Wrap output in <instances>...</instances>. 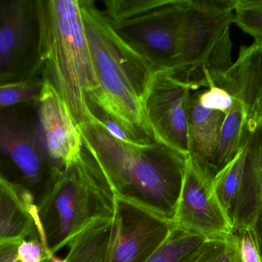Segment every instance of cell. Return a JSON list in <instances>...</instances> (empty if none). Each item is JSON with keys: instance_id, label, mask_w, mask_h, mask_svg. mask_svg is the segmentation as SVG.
I'll list each match as a JSON object with an SVG mask.
<instances>
[{"instance_id": "obj_2", "label": "cell", "mask_w": 262, "mask_h": 262, "mask_svg": "<svg viewBox=\"0 0 262 262\" xmlns=\"http://www.w3.org/2000/svg\"><path fill=\"white\" fill-rule=\"evenodd\" d=\"M79 4L99 84L88 99L137 138L155 141L143 103L157 71L115 30L95 2Z\"/></svg>"}, {"instance_id": "obj_1", "label": "cell", "mask_w": 262, "mask_h": 262, "mask_svg": "<svg viewBox=\"0 0 262 262\" xmlns=\"http://www.w3.org/2000/svg\"><path fill=\"white\" fill-rule=\"evenodd\" d=\"M83 147L116 198L172 221L188 156L157 143L132 145L112 136L90 110L78 126Z\"/></svg>"}, {"instance_id": "obj_13", "label": "cell", "mask_w": 262, "mask_h": 262, "mask_svg": "<svg viewBox=\"0 0 262 262\" xmlns=\"http://www.w3.org/2000/svg\"><path fill=\"white\" fill-rule=\"evenodd\" d=\"M211 83V87L221 88L244 106L247 129L255 130L262 123L261 40L242 46L236 61L212 76Z\"/></svg>"}, {"instance_id": "obj_6", "label": "cell", "mask_w": 262, "mask_h": 262, "mask_svg": "<svg viewBox=\"0 0 262 262\" xmlns=\"http://www.w3.org/2000/svg\"><path fill=\"white\" fill-rule=\"evenodd\" d=\"M102 11L115 30L157 72L175 75L183 57L188 0H108Z\"/></svg>"}, {"instance_id": "obj_10", "label": "cell", "mask_w": 262, "mask_h": 262, "mask_svg": "<svg viewBox=\"0 0 262 262\" xmlns=\"http://www.w3.org/2000/svg\"><path fill=\"white\" fill-rule=\"evenodd\" d=\"M170 221L117 198L106 262H146L172 229Z\"/></svg>"}, {"instance_id": "obj_8", "label": "cell", "mask_w": 262, "mask_h": 262, "mask_svg": "<svg viewBox=\"0 0 262 262\" xmlns=\"http://www.w3.org/2000/svg\"><path fill=\"white\" fill-rule=\"evenodd\" d=\"M44 29L42 0H0V85L42 74Z\"/></svg>"}, {"instance_id": "obj_26", "label": "cell", "mask_w": 262, "mask_h": 262, "mask_svg": "<svg viewBox=\"0 0 262 262\" xmlns=\"http://www.w3.org/2000/svg\"><path fill=\"white\" fill-rule=\"evenodd\" d=\"M249 229L252 232L260 260L262 262V208L258 211Z\"/></svg>"}, {"instance_id": "obj_5", "label": "cell", "mask_w": 262, "mask_h": 262, "mask_svg": "<svg viewBox=\"0 0 262 262\" xmlns=\"http://www.w3.org/2000/svg\"><path fill=\"white\" fill-rule=\"evenodd\" d=\"M38 100L0 110V181L16 192L35 221L37 208L61 172L40 138Z\"/></svg>"}, {"instance_id": "obj_9", "label": "cell", "mask_w": 262, "mask_h": 262, "mask_svg": "<svg viewBox=\"0 0 262 262\" xmlns=\"http://www.w3.org/2000/svg\"><path fill=\"white\" fill-rule=\"evenodd\" d=\"M194 89L168 72H157L143 103L154 140L189 156V112Z\"/></svg>"}, {"instance_id": "obj_21", "label": "cell", "mask_w": 262, "mask_h": 262, "mask_svg": "<svg viewBox=\"0 0 262 262\" xmlns=\"http://www.w3.org/2000/svg\"><path fill=\"white\" fill-rule=\"evenodd\" d=\"M44 86L42 77L23 83L0 85V110L20 103L36 101Z\"/></svg>"}, {"instance_id": "obj_18", "label": "cell", "mask_w": 262, "mask_h": 262, "mask_svg": "<svg viewBox=\"0 0 262 262\" xmlns=\"http://www.w3.org/2000/svg\"><path fill=\"white\" fill-rule=\"evenodd\" d=\"M244 144L236 158L217 175L213 183L217 198L233 229L238 210L240 184L244 166Z\"/></svg>"}, {"instance_id": "obj_16", "label": "cell", "mask_w": 262, "mask_h": 262, "mask_svg": "<svg viewBox=\"0 0 262 262\" xmlns=\"http://www.w3.org/2000/svg\"><path fill=\"white\" fill-rule=\"evenodd\" d=\"M246 129L247 122L244 106L239 102L233 100L222 127L220 146L213 164L215 178L241 152Z\"/></svg>"}, {"instance_id": "obj_24", "label": "cell", "mask_w": 262, "mask_h": 262, "mask_svg": "<svg viewBox=\"0 0 262 262\" xmlns=\"http://www.w3.org/2000/svg\"><path fill=\"white\" fill-rule=\"evenodd\" d=\"M17 257L21 262H50L52 256L41 238L33 237L18 243Z\"/></svg>"}, {"instance_id": "obj_20", "label": "cell", "mask_w": 262, "mask_h": 262, "mask_svg": "<svg viewBox=\"0 0 262 262\" xmlns=\"http://www.w3.org/2000/svg\"><path fill=\"white\" fill-rule=\"evenodd\" d=\"M191 262H238L232 232L225 236L206 238Z\"/></svg>"}, {"instance_id": "obj_19", "label": "cell", "mask_w": 262, "mask_h": 262, "mask_svg": "<svg viewBox=\"0 0 262 262\" xmlns=\"http://www.w3.org/2000/svg\"><path fill=\"white\" fill-rule=\"evenodd\" d=\"M206 239L172 227L164 243L146 262H191Z\"/></svg>"}, {"instance_id": "obj_27", "label": "cell", "mask_w": 262, "mask_h": 262, "mask_svg": "<svg viewBox=\"0 0 262 262\" xmlns=\"http://www.w3.org/2000/svg\"><path fill=\"white\" fill-rule=\"evenodd\" d=\"M19 241L0 243V262H21L17 257Z\"/></svg>"}, {"instance_id": "obj_3", "label": "cell", "mask_w": 262, "mask_h": 262, "mask_svg": "<svg viewBox=\"0 0 262 262\" xmlns=\"http://www.w3.org/2000/svg\"><path fill=\"white\" fill-rule=\"evenodd\" d=\"M117 198L96 162L82 147L80 156L61 171L37 208V230L51 256L78 235L112 221Z\"/></svg>"}, {"instance_id": "obj_11", "label": "cell", "mask_w": 262, "mask_h": 262, "mask_svg": "<svg viewBox=\"0 0 262 262\" xmlns=\"http://www.w3.org/2000/svg\"><path fill=\"white\" fill-rule=\"evenodd\" d=\"M171 224L176 229L206 238L225 236L232 232L213 184L202 176L189 156Z\"/></svg>"}, {"instance_id": "obj_22", "label": "cell", "mask_w": 262, "mask_h": 262, "mask_svg": "<svg viewBox=\"0 0 262 262\" xmlns=\"http://www.w3.org/2000/svg\"><path fill=\"white\" fill-rule=\"evenodd\" d=\"M235 23L255 40L262 41V0H236Z\"/></svg>"}, {"instance_id": "obj_4", "label": "cell", "mask_w": 262, "mask_h": 262, "mask_svg": "<svg viewBox=\"0 0 262 262\" xmlns=\"http://www.w3.org/2000/svg\"><path fill=\"white\" fill-rule=\"evenodd\" d=\"M42 6L45 64L41 77L59 95L78 126L90 112L88 95L99 86L79 0H42Z\"/></svg>"}, {"instance_id": "obj_25", "label": "cell", "mask_w": 262, "mask_h": 262, "mask_svg": "<svg viewBox=\"0 0 262 262\" xmlns=\"http://www.w3.org/2000/svg\"><path fill=\"white\" fill-rule=\"evenodd\" d=\"M202 106L210 110L227 113L233 104V99L226 91L217 86H212L206 90L200 91L199 95Z\"/></svg>"}, {"instance_id": "obj_7", "label": "cell", "mask_w": 262, "mask_h": 262, "mask_svg": "<svg viewBox=\"0 0 262 262\" xmlns=\"http://www.w3.org/2000/svg\"><path fill=\"white\" fill-rule=\"evenodd\" d=\"M235 3L236 0H188L181 67L172 75L195 91L209 89L212 77L232 65L230 27L235 23Z\"/></svg>"}, {"instance_id": "obj_28", "label": "cell", "mask_w": 262, "mask_h": 262, "mask_svg": "<svg viewBox=\"0 0 262 262\" xmlns=\"http://www.w3.org/2000/svg\"><path fill=\"white\" fill-rule=\"evenodd\" d=\"M249 132L262 178V123L255 130Z\"/></svg>"}, {"instance_id": "obj_12", "label": "cell", "mask_w": 262, "mask_h": 262, "mask_svg": "<svg viewBox=\"0 0 262 262\" xmlns=\"http://www.w3.org/2000/svg\"><path fill=\"white\" fill-rule=\"evenodd\" d=\"M37 115L40 138L46 154L61 172L81 155L82 139L66 105L46 81L38 98Z\"/></svg>"}, {"instance_id": "obj_23", "label": "cell", "mask_w": 262, "mask_h": 262, "mask_svg": "<svg viewBox=\"0 0 262 262\" xmlns=\"http://www.w3.org/2000/svg\"><path fill=\"white\" fill-rule=\"evenodd\" d=\"M232 235L236 247L238 262H261L249 228L233 229Z\"/></svg>"}, {"instance_id": "obj_17", "label": "cell", "mask_w": 262, "mask_h": 262, "mask_svg": "<svg viewBox=\"0 0 262 262\" xmlns=\"http://www.w3.org/2000/svg\"><path fill=\"white\" fill-rule=\"evenodd\" d=\"M113 220L80 234L68 246L69 252L64 259L53 255L50 262H106Z\"/></svg>"}, {"instance_id": "obj_15", "label": "cell", "mask_w": 262, "mask_h": 262, "mask_svg": "<svg viewBox=\"0 0 262 262\" xmlns=\"http://www.w3.org/2000/svg\"><path fill=\"white\" fill-rule=\"evenodd\" d=\"M28 237H39L35 218L16 192L0 181V243Z\"/></svg>"}, {"instance_id": "obj_14", "label": "cell", "mask_w": 262, "mask_h": 262, "mask_svg": "<svg viewBox=\"0 0 262 262\" xmlns=\"http://www.w3.org/2000/svg\"><path fill=\"white\" fill-rule=\"evenodd\" d=\"M200 91L192 93L189 104V158L203 178L213 184V164L226 114L200 104Z\"/></svg>"}]
</instances>
